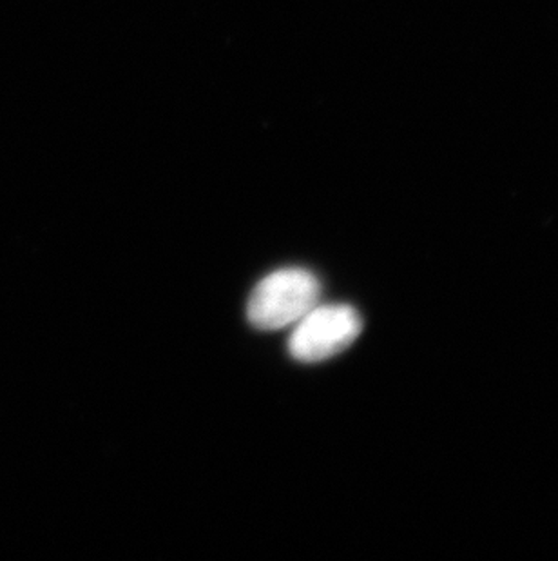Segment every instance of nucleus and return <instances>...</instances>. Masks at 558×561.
<instances>
[{"label":"nucleus","mask_w":558,"mask_h":561,"mask_svg":"<svg viewBox=\"0 0 558 561\" xmlns=\"http://www.w3.org/2000/svg\"><path fill=\"white\" fill-rule=\"evenodd\" d=\"M319 297L322 284L312 271L300 267L275 271L251 293L248 322L264 331L289 328L316 308Z\"/></svg>","instance_id":"f257e3e1"},{"label":"nucleus","mask_w":558,"mask_h":561,"mask_svg":"<svg viewBox=\"0 0 558 561\" xmlns=\"http://www.w3.org/2000/svg\"><path fill=\"white\" fill-rule=\"evenodd\" d=\"M363 331V320L352 306L333 304L306 312L290 334L289 351L295 360L314 364L348 350Z\"/></svg>","instance_id":"f03ea898"}]
</instances>
